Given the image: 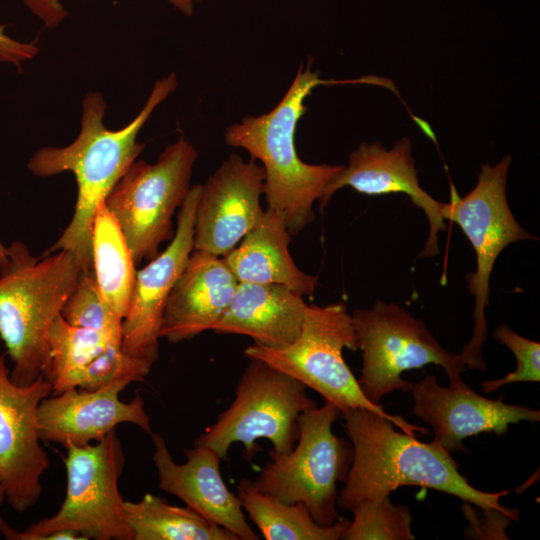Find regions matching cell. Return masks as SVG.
I'll list each match as a JSON object with an SVG mask.
<instances>
[{
  "label": "cell",
  "mask_w": 540,
  "mask_h": 540,
  "mask_svg": "<svg viewBox=\"0 0 540 540\" xmlns=\"http://www.w3.org/2000/svg\"><path fill=\"white\" fill-rule=\"evenodd\" d=\"M176 87L174 73L159 79L138 115L118 130L104 125L107 106L102 93L89 92L82 101L81 128L77 138L67 146H46L33 153L27 163L33 175L50 177L70 171L77 183L72 219L42 255L66 250L75 257L82 271L93 270L92 230L96 212L142 152L144 145L137 141L140 129Z\"/></svg>",
  "instance_id": "cell-1"
},
{
  "label": "cell",
  "mask_w": 540,
  "mask_h": 540,
  "mask_svg": "<svg viewBox=\"0 0 540 540\" xmlns=\"http://www.w3.org/2000/svg\"><path fill=\"white\" fill-rule=\"evenodd\" d=\"M341 414L352 443V461L338 493L339 507L351 510L363 500L388 497L402 486H419L458 497L483 512L500 511L517 521V512L500 504L509 491L476 489L461 475L449 452L397 431L391 420L375 412L349 409Z\"/></svg>",
  "instance_id": "cell-2"
},
{
  "label": "cell",
  "mask_w": 540,
  "mask_h": 540,
  "mask_svg": "<svg viewBox=\"0 0 540 540\" xmlns=\"http://www.w3.org/2000/svg\"><path fill=\"white\" fill-rule=\"evenodd\" d=\"M325 83L308 65L301 66L281 101L268 113L247 116L226 129L227 145L247 150L265 172L263 194L267 208L280 212L290 234L314 220L313 205L343 165L308 164L295 147L299 119L306 111L304 100Z\"/></svg>",
  "instance_id": "cell-3"
},
{
  "label": "cell",
  "mask_w": 540,
  "mask_h": 540,
  "mask_svg": "<svg viewBox=\"0 0 540 540\" xmlns=\"http://www.w3.org/2000/svg\"><path fill=\"white\" fill-rule=\"evenodd\" d=\"M81 272L66 250L36 258L23 242L7 246V259L0 264V338L16 383L29 384L46 375L51 325Z\"/></svg>",
  "instance_id": "cell-4"
},
{
  "label": "cell",
  "mask_w": 540,
  "mask_h": 540,
  "mask_svg": "<svg viewBox=\"0 0 540 540\" xmlns=\"http://www.w3.org/2000/svg\"><path fill=\"white\" fill-rule=\"evenodd\" d=\"M345 348L357 351V339L347 306L338 302L326 306L308 305L300 335L291 344L268 347L254 342L244 354L249 359L266 362L315 390L341 413L366 409L391 420L405 433L428 434L426 428L387 413L381 404H374L365 397L344 360Z\"/></svg>",
  "instance_id": "cell-5"
},
{
  "label": "cell",
  "mask_w": 540,
  "mask_h": 540,
  "mask_svg": "<svg viewBox=\"0 0 540 540\" xmlns=\"http://www.w3.org/2000/svg\"><path fill=\"white\" fill-rule=\"evenodd\" d=\"M65 448L66 494L59 510L22 531L5 523L1 534L43 540L53 531L71 530L85 539L132 540L118 487L125 455L116 429L98 442Z\"/></svg>",
  "instance_id": "cell-6"
},
{
  "label": "cell",
  "mask_w": 540,
  "mask_h": 540,
  "mask_svg": "<svg viewBox=\"0 0 540 540\" xmlns=\"http://www.w3.org/2000/svg\"><path fill=\"white\" fill-rule=\"evenodd\" d=\"M340 414L330 402L301 413L293 449L288 453L269 451L270 461L252 481L261 492L284 503H303L321 526L340 519L337 485L345 481L352 461V446L332 430Z\"/></svg>",
  "instance_id": "cell-7"
},
{
  "label": "cell",
  "mask_w": 540,
  "mask_h": 540,
  "mask_svg": "<svg viewBox=\"0 0 540 540\" xmlns=\"http://www.w3.org/2000/svg\"><path fill=\"white\" fill-rule=\"evenodd\" d=\"M511 156L496 165L481 166L475 187L460 197L452 187L451 198L443 203L444 220L457 224L476 254V270L466 276L474 297L473 335L460 353L466 369L484 371L482 348L487 338L485 309L489 306L490 277L499 254L512 243L536 238L515 219L507 200L506 186Z\"/></svg>",
  "instance_id": "cell-8"
},
{
  "label": "cell",
  "mask_w": 540,
  "mask_h": 540,
  "mask_svg": "<svg viewBox=\"0 0 540 540\" xmlns=\"http://www.w3.org/2000/svg\"><path fill=\"white\" fill-rule=\"evenodd\" d=\"M351 317L363 361L357 380L370 402L380 405L396 390L410 392L412 383L402 373L427 364L442 367L449 384L463 380L466 367L460 354L443 348L422 320L396 303L377 299Z\"/></svg>",
  "instance_id": "cell-9"
},
{
  "label": "cell",
  "mask_w": 540,
  "mask_h": 540,
  "mask_svg": "<svg viewBox=\"0 0 540 540\" xmlns=\"http://www.w3.org/2000/svg\"><path fill=\"white\" fill-rule=\"evenodd\" d=\"M196 159L193 145L180 137L156 162L135 160L106 197L136 264L153 259L173 238V216L190 191Z\"/></svg>",
  "instance_id": "cell-10"
},
{
  "label": "cell",
  "mask_w": 540,
  "mask_h": 540,
  "mask_svg": "<svg viewBox=\"0 0 540 540\" xmlns=\"http://www.w3.org/2000/svg\"><path fill=\"white\" fill-rule=\"evenodd\" d=\"M306 386L266 362L252 358L241 375L230 406L196 440L226 458L234 443H242L252 457L258 439H267L273 450L288 453L299 436L298 418L316 406Z\"/></svg>",
  "instance_id": "cell-11"
},
{
  "label": "cell",
  "mask_w": 540,
  "mask_h": 540,
  "mask_svg": "<svg viewBox=\"0 0 540 540\" xmlns=\"http://www.w3.org/2000/svg\"><path fill=\"white\" fill-rule=\"evenodd\" d=\"M0 354V482L9 505L18 513L33 507L42 493L49 467L37 427L41 401L52 393L45 375L29 384L16 383Z\"/></svg>",
  "instance_id": "cell-12"
},
{
  "label": "cell",
  "mask_w": 540,
  "mask_h": 540,
  "mask_svg": "<svg viewBox=\"0 0 540 540\" xmlns=\"http://www.w3.org/2000/svg\"><path fill=\"white\" fill-rule=\"evenodd\" d=\"M265 172L254 159L232 153L201 185L193 250L222 257L260 221Z\"/></svg>",
  "instance_id": "cell-13"
},
{
  "label": "cell",
  "mask_w": 540,
  "mask_h": 540,
  "mask_svg": "<svg viewBox=\"0 0 540 540\" xmlns=\"http://www.w3.org/2000/svg\"><path fill=\"white\" fill-rule=\"evenodd\" d=\"M201 184L191 186L177 213V226L166 249L136 271L121 348L152 365L159 356L160 327L168 296L193 251L194 218Z\"/></svg>",
  "instance_id": "cell-14"
},
{
  "label": "cell",
  "mask_w": 540,
  "mask_h": 540,
  "mask_svg": "<svg viewBox=\"0 0 540 540\" xmlns=\"http://www.w3.org/2000/svg\"><path fill=\"white\" fill-rule=\"evenodd\" d=\"M410 392L413 413L433 429L432 443L449 453L466 451L462 441L469 436L503 435L511 424L540 421L539 410L484 397L464 380L442 387L434 375L425 374Z\"/></svg>",
  "instance_id": "cell-15"
},
{
  "label": "cell",
  "mask_w": 540,
  "mask_h": 540,
  "mask_svg": "<svg viewBox=\"0 0 540 540\" xmlns=\"http://www.w3.org/2000/svg\"><path fill=\"white\" fill-rule=\"evenodd\" d=\"M131 382L119 380L94 390L70 388L44 398L37 412L41 441L68 445L98 442L123 423L152 434L144 401L136 394L129 402L120 393Z\"/></svg>",
  "instance_id": "cell-16"
},
{
  "label": "cell",
  "mask_w": 540,
  "mask_h": 540,
  "mask_svg": "<svg viewBox=\"0 0 540 540\" xmlns=\"http://www.w3.org/2000/svg\"><path fill=\"white\" fill-rule=\"evenodd\" d=\"M350 186L367 195L404 193L423 210L429 221V235L419 257H433L439 253L438 233L447 226L441 213L443 202L431 197L419 184L411 141L398 140L387 149L379 142L361 143L343 165L341 171L327 184L319 199L321 210L339 189Z\"/></svg>",
  "instance_id": "cell-17"
},
{
  "label": "cell",
  "mask_w": 540,
  "mask_h": 540,
  "mask_svg": "<svg viewBox=\"0 0 540 540\" xmlns=\"http://www.w3.org/2000/svg\"><path fill=\"white\" fill-rule=\"evenodd\" d=\"M152 460L161 490L182 500L208 521L233 534L239 540L259 537L246 521L238 497L226 486L220 473L219 455L210 447L194 445L184 451L186 462L178 464L159 433H152Z\"/></svg>",
  "instance_id": "cell-18"
},
{
  "label": "cell",
  "mask_w": 540,
  "mask_h": 540,
  "mask_svg": "<svg viewBox=\"0 0 540 540\" xmlns=\"http://www.w3.org/2000/svg\"><path fill=\"white\" fill-rule=\"evenodd\" d=\"M237 285V278L222 258L193 250L168 296L160 338L178 343L212 330L227 310Z\"/></svg>",
  "instance_id": "cell-19"
},
{
  "label": "cell",
  "mask_w": 540,
  "mask_h": 540,
  "mask_svg": "<svg viewBox=\"0 0 540 540\" xmlns=\"http://www.w3.org/2000/svg\"><path fill=\"white\" fill-rule=\"evenodd\" d=\"M307 306L303 296L287 286L238 282L227 310L212 331L245 335L264 346L283 347L300 335Z\"/></svg>",
  "instance_id": "cell-20"
},
{
  "label": "cell",
  "mask_w": 540,
  "mask_h": 540,
  "mask_svg": "<svg viewBox=\"0 0 540 540\" xmlns=\"http://www.w3.org/2000/svg\"><path fill=\"white\" fill-rule=\"evenodd\" d=\"M290 242L283 215L267 208L258 224L222 259L238 282L280 284L302 296H311L318 277L296 265L289 251Z\"/></svg>",
  "instance_id": "cell-21"
},
{
  "label": "cell",
  "mask_w": 540,
  "mask_h": 540,
  "mask_svg": "<svg viewBox=\"0 0 540 540\" xmlns=\"http://www.w3.org/2000/svg\"><path fill=\"white\" fill-rule=\"evenodd\" d=\"M135 261L118 220L103 202L92 230V265L104 300L123 319L134 287Z\"/></svg>",
  "instance_id": "cell-22"
},
{
  "label": "cell",
  "mask_w": 540,
  "mask_h": 540,
  "mask_svg": "<svg viewBox=\"0 0 540 540\" xmlns=\"http://www.w3.org/2000/svg\"><path fill=\"white\" fill-rule=\"evenodd\" d=\"M237 497L266 540H337L349 524L339 519L330 526H321L303 503H284L245 478L237 485Z\"/></svg>",
  "instance_id": "cell-23"
},
{
  "label": "cell",
  "mask_w": 540,
  "mask_h": 540,
  "mask_svg": "<svg viewBox=\"0 0 540 540\" xmlns=\"http://www.w3.org/2000/svg\"><path fill=\"white\" fill-rule=\"evenodd\" d=\"M124 512L132 540H239L190 507L171 505L151 493L137 502L125 501Z\"/></svg>",
  "instance_id": "cell-24"
},
{
  "label": "cell",
  "mask_w": 540,
  "mask_h": 540,
  "mask_svg": "<svg viewBox=\"0 0 540 540\" xmlns=\"http://www.w3.org/2000/svg\"><path fill=\"white\" fill-rule=\"evenodd\" d=\"M110 342L113 341L104 334L70 325L58 315L49 331L45 375L52 385V393L77 388L82 372Z\"/></svg>",
  "instance_id": "cell-25"
},
{
  "label": "cell",
  "mask_w": 540,
  "mask_h": 540,
  "mask_svg": "<svg viewBox=\"0 0 540 540\" xmlns=\"http://www.w3.org/2000/svg\"><path fill=\"white\" fill-rule=\"evenodd\" d=\"M350 511L353 520L340 539L344 540H414L412 515L405 505H394L388 497L363 500Z\"/></svg>",
  "instance_id": "cell-26"
},
{
  "label": "cell",
  "mask_w": 540,
  "mask_h": 540,
  "mask_svg": "<svg viewBox=\"0 0 540 540\" xmlns=\"http://www.w3.org/2000/svg\"><path fill=\"white\" fill-rule=\"evenodd\" d=\"M61 316L70 325L94 330L121 344L122 318L104 300L94 271H82Z\"/></svg>",
  "instance_id": "cell-27"
},
{
  "label": "cell",
  "mask_w": 540,
  "mask_h": 540,
  "mask_svg": "<svg viewBox=\"0 0 540 540\" xmlns=\"http://www.w3.org/2000/svg\"><path fill=\"white\" fill-rule=\"evenodd\" d=\"M152 364L129 355L110 342L80 375L77 388L94 390L119 380L144 381Z\"/></svg>",
  "instance_id": "cell-28"
},
{
  "label": "cell",
  "mask_w": 540,
  "mask_h": 540,
  "mask_svg": "<svg viewBox=\"0 0 540 540\" xmlns=\"http://www.w3.org/2000/svg\"><path fill=\"white\" fill-rule=\"evenodd\" d=\"M493 337L505 345L515 356L516 369L500 379L485 380L482 390L491 393L503 386L519 383L540 381V344L527 339L510 329L506 324L499 325L493 332Z\"/></svg>",
  "instance_id": "cell-29"
},
{
  "label": "cell",
  "mask_w": 540,
  "mask_h": 540,
  "mask_svg": "<svg viewBox=\"0 0 540 540\" xmlns=\"http://www.w3.org/2000/svg\"><path fill=\"white\" fill-rule=\"evenodd\" d=\"M61 0H23L30 11L49 27H54L66 16ZM179 12L192 15L196 3L202 0H168Z\"/></svg>",
  "instance_id": "cell-30"
},
{
  "label": "cell",
  "mask_w": 540,
  "mask_h": 540,
  "mask_svg": "<svg viewBox=\"0 0 540 540\" xmlns=\"http://www.w3.org/2000/svg\"><path fill=\"white\" fill-rule=\"evenodd\" d=\"M39 52V47L34 42H22L5 32V27L0 26V63L21 66L33 59Z\"/></svg>",
  "instance_id": "cell-31"
},
{
  "label": "cell",
  "mask_w": 540,
  "mask_h": 540,
  "mask_svg": "<svg viewBox=\"0 0 540 540\" xmlns=\"http://www.w3.org/2000/svg\"><path fill=\"white\" fill-rule=\"evenodd\" d=\"M4 500H6V497H5V492H4V489L2 487V484L0 482V508L4 502ZM6 522L4 521L2 515H1V511H0V534L2 532V529H3V526Z\"/></svg>",
  "instance_id": "cell-32"
},
{
  "label": "cell",
  "mask_w": 540,
  "mask_h": 540,
  "mask_svg": "<svg viewBox=\"0 0 540 540\" xmlns=\"http://www.w3.org/2000/svg\"><path fill=\"white\" fill-rule=\"evenodd\" d=\"M7 259V247L0 240V264L4 263Z\"/></svg>",
  "instance_id": "cell-33"
}]
</instances>
